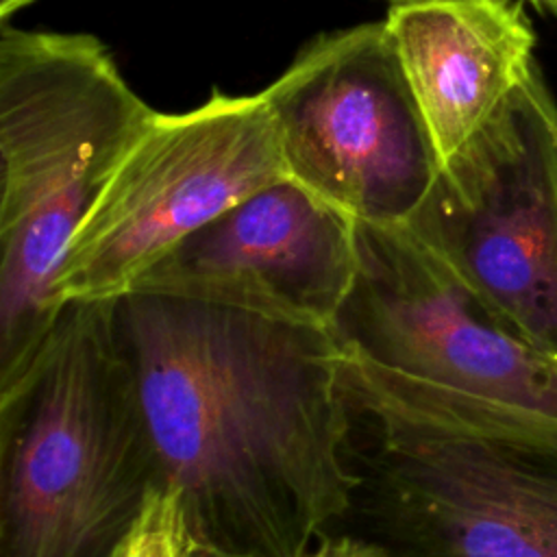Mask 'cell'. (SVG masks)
<instances>
[{
  "instance_id": "obj_1",
  "label": "cell",
  "mask_w": 557,
  "mask_h": 557,
  "mask_svg": "<svg viewBox=\"0 0 557 557\" xmlns=\"http://www.w3.org/2000/svg\"><path fill=\"white\" fill-rule=\"evenodd\" d=\"M115 318L187 537L235 557H305L361 474L335 331L131 292Z\"/></svg>"
},
{
  "instance_id": "obj_2",
  "label": "cell",
  "mask_w": 557,
  "mask_h": 557,
  "mask_svg": "<svg viewBox=\"0 0 557 557\" xmlns=\"http://www.w3.org/2000/svg\"><path fill=\"white\" fill-rule=\"evenodd\" d=\"M361 490L398 557H557V418L396 372L337 337Z\"/></svg>"
},
{
  "instance_id": "obj_3",
  "label": "cell",
  "mask_w": 557,
  "mask_h": 557,
  "mask_svg": "<svg viewBox=\"0 0 557 557\" xmlns=\"http://www.w3.org/2000/svg\"><path fill=\"white\" fill-rule=\"evenodd\" d=\"M154 113L96 37L2 26V383L20 379L50 335L72 235Z\"/></svg>"
},
{
  "instance_id": "obj_4",
  "label": "cell",
  "mask_w": 557,
  "mask_h": 557,
  "mask_svg": "<svg viewBox=\"0 0 557 557\" xmlns=\"http://www.w3.org/2000/svg\"><path fill=\"white\" fill-rule=\"evenodd\" d=\"M0 413L2 557H109L159 483L115 300L65 305Z\"/></svg>"
},
{
  "instance_id": "obj_5",
  "label": "cell",
  "mask_w": 557,
  "mask_h": 557,
  "mask_svg": "<svg viewBox=\"0 0 557 557\" xmlns=\"http://www.w3.org/2000/svg\"><path fill=\"white\" fill-rule=\"evenodd\" d=\"M263 98L215 91L185 113H154L72 235L54 300H117L181 242L285 178Z\"/></svg>"
},
{
  "instance_id": "obj_6",
  "label": "cell",
  "mask_w": 557,
  "mask_h": 557,
  "mask_svg": "<svg viewBox=\"0 0 557 557\" xmlns=\"http://www.w3.org/2000/svg\"><path fill=\"white\" fill-rule=\"evenodd\" d=\"M407 220L500 324L557 357V102L537 63Z\"/></svg>"
},
{
  "instance_id": "obj_7",
  "label": "cell",
  "mask_w": 557,
  "mask_h": 557,
  "mask_svg": "<svg viewBox=\"0 0 557 557\" xmlns=\"http://www.w3.org/2000/svg\"><path fill=\"white\" fill-rule=\"evenodd\" d=\"M289 178L359 222H396L442 159L385 22L322 35L259 94Z\"/></svg>"
},
{
  "instance_id": "obj_8",
  "label": "cell",
  "mask_w": 557,
  "mask_h": 557,
  "mask_svg": "<svg viewBox=\"0 0 557 557\" xmlns=\"http://www.w3.org/2000/svg\"><path fill=\"white\" fill-rule=\"evenodd\" d=\"M355 226L342 342L396 372L557 418V357L500 324L429 235L407 218Z\"/></svg>"
},
{
  "instance_id": "obj_9",
  "label": "cell",
  "mask_w": 557,
  "mask_h": 557,
  "mask_svg": "<svg viewBox=\"0 0 557 557\" xmlns=\"http://www.w3.org/2000/svg\"><path fill=\"white\" fill-rule=\"evenodd\" d=\"M357 270L355 220L285 176L189 235L131 292L337 331Z\"/></svg>"
},
{
  "instance_id": "obj_10",
  "label": "cell",
  "mask_w": 557,
  "mask_h": 557,
  "mask_svg": "<svg viewBox=\"0 0 557 557\" xmlns=\"http://www.w3.org/2000/svg\"><path fill=\"white\" fill-rule=\"evenodd\" d=\"M385 26L442 163L535 67L520 0L398 2Z\"/></svg>"
},
{
  "instance_id": "obj_11",
  "label": "cell",
  "mask_w": 557,
  "mask_h": 557,
  "mask_svg": "<svg viewBox=\"0 0 557 557\" xmlns=\"http://www.w3.org/2000/svg\"><path fill=\"white\" fill-rule=\"evenodd\" d=\"M187 529L181 505L165 483H154L109 557H185Z\"/></svg>"
},
{
  "instance_id": "obj_12",
  "label": "cell",
  "mask_w": 557,
  "mask_h": 557,
  "mask_svg": "<svg viewBox=\"0 0 557 557\" xmlns=\"http://www.w3.org/2000/svg\"><path fill=\"white\" fill-rule=\"evenodd\" d=\"M305 557H398L379 540L348 533H326Z\"/></svg>"
},
{
  "instance_id": "obj_13",
  "label": "cell",
  "mask_w": 557,
  "mask_h": 557,
  "mask_svg": "<svg viewBox=\"0 0 557 557\" xmlns=\"http://www.w3.org/2000/svg\"><path fill=\"white\" fill-rule=\"evenodd\" d=\"M185 557H235V555H228V553H222V550H215V548H209V546L194 544V542H189V537H187Z\"/></svg>"
},
{
  "instance_id": "obj_14",
  "label": "cell",
  "mask_w": 557,
  "mask_h": 557,
  "mask_svg": "<svg viewBox=\"0 0 557 557\" xmlns=\"http://www.w3.org/2000/svg\"><path fill=\"white\" fill-rule=\"evenodd\" d=\"M30 2H35V0H0V20L7 24V20H9L13 13H17L20 9L28 7Z\"/></svg>"
},
{
  "instance_id": "obj_15",
  "label": "cell",
  "mask_w": 557,
  "mask_h": 557,
  "mask_svg": "<svg viewBox=\"0 0 557 557\" xmlns=\"http://www.w3.org/2000/svg\"><path fill=\"white\" fill-rule=\"evenodd\" d=\"M537 11L542 13H550L557 17V0H529Z\"/></svg>"
},
{
  "instance_id": "obj_16",
  "label": "cell",
  "mask_w": 557,
  "mask_h": 557,
  "mask_svg": "<svg viewBox=\"0 0 557 557\" xmlns=\"http://www.w3.org/2000/svg\"><path fill=\"white\" fill-rule=\"evenodd\" d=\"M392 4H398V2H413V0H389Z\"/></svg>"
}]
</instances>
